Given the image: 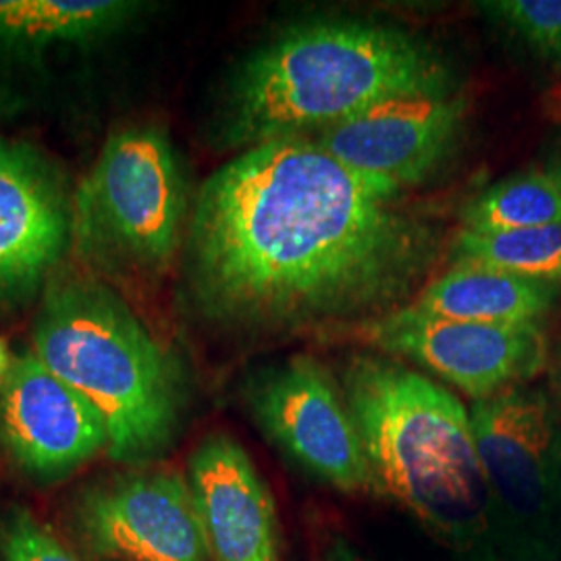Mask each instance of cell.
I'll list each match as a JSON object with an SVG mask.
<instances>
[{"label": "cell", "instance_id": "obj_1", "mask_svg": "<svg viewBox=\"0 0 561 561\" xmlns=\"http://www.w3.org/2000/svg\"><path fill=\"white\" fill-rule=\"evenodd\" d=\"M308 138L241 150L196 194L187 283L206 319L254 333L358 327L408 306L443 229Z\"/></svg>", "mask_w": 561, "mask_h": 561}, {"label": "cell", "instance_id": "obj_2", "mask_svg": "<svg viewBox=\"0 0 561 561\" xmlns=\"http://www.w3.org/2000/svg\"><path fill=\"white\" fill-rule=\"evenodd\" d=\"M458 92L439 50L400 27L314 21L243 60L222 106V141L248 150L310 138L382 102Z\"/></svg>", "mask_w": 561, "mask_h": 561}, {"label": "cell", "instance_id": "obj_3", "mask_svg": "<svg viewBox=\"0 0 561 561\" xmlns=\"http://www.w3.org/2000/svg\"><path fill=\"white\" fill-rule=\"evenodd\" d=\"M340 382L375 493L454 551L481 537L491 520V495L460 398L382 354L350 356Z\"/></svg>", "mask_w": 561, "mask_h": 561}, {"label": "cell", "instance_id": "obj_4", "mask_svg": "<svg viewBox=\"0 0 561 561\" xmlns=\"http://www.w3.org/2000/svg\"><path fill=\"white\" fill-rule=\"evenodd\" d=\"M32 350L99 412L111 460L141 466L175 442L185 410L183 368L106 280H50Z\"/></svg>", "mask_w": 561, "mask_h": 561}, {"label": "cell", "instance_id": "obj_5", "mask_svg": "<svg viewBox=\"0 0 561 561\" xmlns=\"http://www.w3.org/2000/svg\"><path fill=\"white\" fill-rule=\"evenodd\" d=\"M187 192L175 148L152 125H129L104 141L71 198V250L111 279L159 277L175 261Z\"/></svg>", "mask_w": 561, "mask_h": 561}, {"label": "cell", "instance_id": "obj_6", "mask_svg": "<svg viewBox=\"0 0 561 561\" xmlns=\"http://www.w3.org/2000/svg\"><path fill=\"white\" fill-rule=\"evenodd\" d=\"M470 424L491 512L542 561H561V416L551 398L522 385L470 401Z\"/></svg>", "mask_w": 561, "mask_h": 561}, {"label": "cell", "instance_id": "obj_7", "mask_svg": "<svg viewBox=\"0 0 561 561\" xmlns=\"http://www.w3.org/2000/svg\"><path fill=\"white\" fill-rule=\"evenodd\" d=\"M243 396L266 442L304 474L345 495L375 493L358 426L324 364L289 356L252 375Z\"/></svg>", "mask_w": 561, "mask_h": 561}, {"label": "cell", "instance_id": "obj_8", "mask_svg": "<svg viewBox=\"0 0 561 561\" xmlns=\"http://www.w3.org/2000/svg\"><path fill=\"white\" fill-rule=\"evenodd\" d=\"M377 354L408 360L472 401L530 385L549 358L542 324H479L426 317L410 306L352 327Z\"/></svg>", "mask_w": 561, "mask_h": 561}, {"label": "cell", "instance_id": "obj_9", "mask_svg": "<svg viewBox=\"0 0 561 561\" xmlns=\"http://www.w3.org/2000/svg\"><path fill=\"white\" fill-rule=\"evenodd\" d=\"M73 518L81 541L106 561H213L187 477L173 468L90 486Z\"/></svg>", "mask_w": 561, "mask_h": 561}, {"label": "cell", "instance_id": "obj_10", "mask_svg": "<svg viewBox=\"0 0 561 561\" xmlns=\"http://www.w3.org/2000/svg\"><path fill=\"white\" fill-rule=\"evenodd\" d=\"M466 115L468 101L461 92L401 96L308 140L364 178L405 192L451 157Z\"/></svg>", "mask_w": 561, "mask_h": 561}, {"label": "cell", "instance_id": "obj_11", "mask_svg": "<svg viewBox=\"0 0 561 561\" xmlns=\"http://www.w3.org/2000/svg\"><path fill=\"white\" fill-rule=\"evenodd\" d=\"M0 447L25 474L57 481L106 454L108 435L99 412L23 350L0 382Z\"/></svg>", "mask_w": 561, "mask_h": 561}, {"label": "cell", "instance_id": "obj_12", "mask_svg": "<svg viewBox=\"0 0 561 561\" xmlns=\"http://www.w3.org/2000/svg\"><path fill=\"white\" fill-rule=\"evenodd\" d=\"M71 198L34 148L0 138V301L36 291L65 259Z\"/></svg>", "mask_w": 561, "mask_h": 561}, {"label": "cell", "instance_id": "obj_13", "mask_svg": "<svg viewBox=\"0 0 561 561\" xmlns=\"http://www.w3.org/2000/svg\"><path fill=\"white\" fill-rule=\"evenodd\" d=\"M187 482L213 561H280L273 495L248 451L229 435L202 439Z\"/></svg>", "mask_w": 561, "mask_h": 561}, {"label": "cell", "instance_id": "obj_14", "mask_svg": "<svg viewBox=\"0 0 561 561\" xmlns=\"http://www.w3.org/2000/svg\"><path fill=\"white\" fill-rule=\"evenodd\" d=\"M561 298L560 285L479 266L451 264L408 306L426 317L479 324H542Z\"/></svg>", "mask_w": 561, "mask_h": 561}, {"label": "cell", "instance_id": "obj_15", "mask_svg": "<svg viewBox=\"0 0 561 561\" xmlns=\"http://www.w3.org/2000/svg\"><path fill=\"white\" fill-rule=\"evenodd\" d=\"M138 9L119 0H0V41H85L117 27Z\"/></svg>", "mask_w": 561, "mask_h": 561}, {"label": "cell", "instance_id": "obj_16", "mask_svg": "<svg viewBox=\"0 0 561 561\" xmlns=\"http://www.w3.org/2000/svg\"><path fill=\"white\" fill-rule=\"evenodd\" d=\"M561 222V183L551 169L510 175L461 208V227L472 233H507Z\"/></svg>", "mask_w": 561, "mask_h": 561}, {"label": "cell", "instance_id": "obj_17", "mask_svg": "<svg viewBox=\"0 0 561 561\" xmlns=\"http://www.w3.org/2000/svg\"><path fill=\"white\" fill-rule=\"evenodd\" d=\"M449 261L489 266L561 287V222L507 233L458 229L449 241Z\"/></svg>", "mask_w": 561, "mask_h": 561}, {"label": "cell", "instance_id": "obj_18", "mask_svg": "<svg viewBox=\"0 0 561 561\" xmlns=\"http://www.w3.org/2000/svg\"><path fill=\"white\" fill-rule=\"evenodd\" d=\"M481 9L535 55L561 67V0H493Z\"/></svg>", "mask_w": 561, "mask_h": 561}, {"label": "cell", "instance_id": "obj_19", "mask_svg": "<svg viewBox=\"0 0 561 561\" xmlns=\"http://www.w3.org/2000/svg\"><path fill=\"white\" fill-rule=\"evenodd\" d=\"M4 561H80L62 542L25 512H13L0 530Z\"/></svg>", "mask_w": 561, "mask_h": 561}, {"label": "cell", "instance_id": "obj_20", "mask_svg": "<svg viewBox=\"0 0 561 561\" xmlns=\"http://www.w3.org/2000/svg\"><path fill=\"white\" fill-rule=\"evenodd\" d=\"M456 558L458 561H542L522 547L493 514L481 537L458 549Z\"/></svg>", "mask_w": 561, "mask_h": 561}, {"label": "cell", "instance_id": "obj_21", "mask_svg": "<svg viewBox=\"0 0 561 561\" xmlns=\"http://www.w3.org/2000/svg\"><path fill=\"white\" fill-rule=\"evenodd\" d=\"M322 561H368L360 551L352 545V542L345 541L335 537L333 541L327 545L324 553H322Z\"/></svg>", "mask_w": 561, "mask_h": 561}, {"label": "cell", "instance_id": "obj_22", "mask_svg": "<svg viewBox=\"0 0 561 561\" xmlns=\"http://www.w3.org/2000/svg\"><path fill=\"white\" fill-rule=\"evenodd\" d=\"M13 354L9 352V347H7V343L0 340V382L4 381V377L9 375V370H11V366H13Z\"/></svg>", "mask_w": 561, "mask_h": 561}, {"label": "cell", "instance_id": "obj_23", "mask_svg": "<svg viewBox=\"0 0 561 561\" xmlns=\"http://www.w3.org/2000/svg\"><path fill=\"white\" fill-rule=\"evenodd\" d=\"M551 171H553V173H556V178H558V180H560V183H561V161L558 162V164H556V167H551Z\"/></svg>", "mask_w": 561, "mask_h": 561}, {"label": "cell", "instance_id": "obj_24", "mask_svg": "<svg viewBox=\"0 0 561 561\" xmlns=\"http://www.w3.org/2000/svg\"><path fill=\"white\" fill-rule=\"evenodd\" d=\"M560 387H561V364H560Z\"/></svg>", "mask_w": 561, "mask_h": 561}]
</instances>
